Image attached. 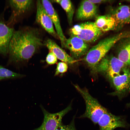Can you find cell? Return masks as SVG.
I'll return each mask as SVG.
<instances>
[{
	"label": "cell",
	"instance_id": "obj_23",
	"mask_svg": "<svg viewBox=\"0 0 130 130\" xmlns=\"http://www.w3.org/2000/svg\"><path fill=\"white\" fill-rule=\"evenodd\" d=\"M47 63L49 65H53L56 63L57 58L52 52L49 51L47 56L46 59Z\"/></svg>",
	"mask_w": 130,
	"mask_h": 130
},
{
	"label": "cell",
	"instance_id": "obj_8",
	"mask_svg": "<svg viewBox=\"0 0 130 130\" xmlns=\"http://www.w3.org/2000/svg\"><path fill=\"white\" fill-rule=\"evenodd\" d=\"M115 89L111 95L120 98L130 90V69L126 67L119 75L110 79Z\"/></svg>",
	"mask_w": 130,
	"mask_h": 130
},
{
	"label": "cell",
	"instance_id": "obj_11",
	"mask_svg": "<svg viewBox=\"0 0 130 130\" xmlns=\"http://www.w3.org/2000/svg\"><path fill=\"white\" fill-rule=\"evenodd\" d=\"M36 8V21L50 34L56 39H59L54 29L51 19L40 0L37 1Z\"/></svg>",
	"mask_w": 130,
	"mask_h": 130
},
{
	"label": "cell",
	"instance_id": "obj_24",
	"mask_svg": "<svg viewBox=\"0 0 130 130\" xmlns=\"http://www.w3.org/2000/svg\"><path fill=\"white\" fill-rule=\"evenodd\" d=\"M91 2L95 4H100L112 2V0H89Z\"/></svg>",
	"mask_w": 130,
	"mask_h": 130
},
{
	"label": "cell",
	"instance_id": "obj_25",
	"mask_svg": "<svg viewBox=\"0 0 130 130\" xmlns=\"http://www.w3.org/2000/svg\"><path fill=\"white\" fill-rule=\"evenodd\" d=\"M126 1L129 2H130V0H127Z\"/></svg>",
	"mask_w": 130,
	"mask_h": 130
},
{
	"label": "cell",
	"instance_id": "obj_18",
	"mask_svg": "<svg viewBox=\"0 0 130 130\" xmlns=\"http://www.w3.org/2000/svg\"><path fill=\"white\" fill-rule=\"evenodd\" d=\"M94 22L97 27L103 32L115 30V20L110 13L97 16Z\"/></svg>",
	"mask_w": 130,
	"mask_h": 130
},
{
	"label": "cell",
	"instance_id": "obj_3",
	"mask_svg": "<svg viewBox=\"0 0 130 130\" xmlns=\"http://www.w3.org/2000/svg\"><path fill=\"white\" fill-rule=\"evenodd\" d=\"M74 86L83 98L85 104V111L79 118H88L94 124H98L101 117L108 110L92 96L86 89L81 88L77 84Z\"/></svg>",
	"mask_w": 130,
	"mask_h": 130
},
{
	"label": "cell",
	"instance_id": "obj_21",
	"mask_svg": "<svg viewBox=\"0 0 130 130\" xmlns=\"http://www.w3.org/2000/svg\"><path fill=\"white\" fill-rule=\"evenodd\" d=\"M75 115L73 116L70 123L67 125H64L62 123L55 130H77L75 127Z\"/></svg>",
	"mask_w": 130,
	"mask_h": 130
},
{
	"label": "cell",
	"instance_id": "obj_19",
	"mask_svg": "<svg viewBox=\"0 0 130 130\" xmlns=\"http://www.w3.org/2000/svg\"><path fill=\"white\" fill-rule=\"evenodd\" d=\"M52 1L59 4L65 11L68 23L70 25H72L75 9L71 1L69 0H55Z\"/></svg>",
	"mask_w": 130,
	"mask_h": 130
},
{
	"label": "cell",
	"instance_id": "obj_22",
	"mask_svg": "<svg viewBox=\"0 0 130 130\" xmlns=\"http://www.w3.org/2000/svg\"><path fill=\"white\" fill-rule=\"evenodd\" d=\"M68 68L67 64L66 63L63 62L58 63L57 65L55 76L65 72L67 71Z\"/></svg>",
	"mask_w": 130,
	"mask_h": 130
},
{
	"label": "cell",
	"instance_id": "obj_12",
	"mask_svg": "<svg viewBox=\"0 0 130 130\" xmlns=\"http://www.w3.org/2000/svg\"><path fill=\"white\" fill-rule=\"evenodd\" d=\"M115 20V31H119L125 25L130 24V6L122 5L111 9L110 13Z\"/></svg>",
	"mask_w": 130,
	"mask_h": 130
},
{
	"label": "cell",
	"instance_id": "obj_16",
	"mask_svg": "<svg viewBox=\"0 0 130 130\" xmlns=\"http://www.w3.org/2000/svg\"><path fill=\"white\" fill-rule=\"evenodd\" d=\"M115 45L117 57L127 66L130 67V36L122 38Z\"/></svg>",
	"mask_w": 130,
	"mask_h": 130
},
{
	"label": "cell",
	"instance_id": "obj_20",
	"mask_svg": "<svg viewBox=\"0 0 130 130\" xmlns=\"http://www.w3.org/2000/svg\"><path fill=\"white\" fill-rule=\"evenodd\" d=\"M23 76L7 69L0 65V80L15 78L22 77Z\"/></svg>",
	"mask_w": 130,
	"mask_h": 130
},
{
	"label": "cell",
	"instance_id": "obj_14",
	"mask_svg": "<svg viewBox=\"0 0 130 130\" xmlns=\"http://www.w3.org/2000/svg\"><path fill=\"white\" fill-rule=\"evenodd\" d=\"M41 1L54 26L56 32L60 41L62 47L64 48L65 43L67 39L63 32L58 14L50 1L44 0Z\"/></svg>",
	"mask_w": 130,
	"mask_h": 130
},
{
	"label": "cell",
	"instance_id": "obj_15",
	"mask_svg": "<svg viewBox=\"0 0 130 130\" xmlns=\"http://www.w3.org/2000/svg\"><path fill=\"white\" fill-rule=\"evenodd\" d=\"M98 8L96 4L89 0H84L81 2L76 13V18L84 20L93 19L97 16Z\"/></svg>",
	"mask_w": 130,
	"mask_h": 130
},
{
	"label": "cell",
	"instance_id": "obj_9",
	"mask_svg": "<svg viewBox=\"0 0 130 130\" xmlns=\"http://www.w3.org/2000/svg\"><path fill=\"white\" fill-rule=\"evenodd\" d=\"M98 124L99 130H114L118 127L128 126L123 117L114 115L107 110L101 117Z\"/></svg>",
	"mask_w": 130,
	"mask_h": 130
},
{
	"label": "cell",
	"instance_id": "obj_4",
	"mask_svg": "<svg viewBox=\"0 0 130 130\" xmlns=\"http://www.w3.org/2000/svg\"><path fill=\"white\" fill-rule=\"evenodd\" d=\"M103 32L94 22H91L75 25L69 30L70 36H77L88 44L95 42L102 35Z\"/></svg>",
	"mask_w": 130,
	"mask_h": 130
},
{
	"label": "cell",
	"instance_id": "obj_5",
	"mask_svg": "<svg viewBox=\"0 0 130 130\" xmlns=\"http://www.w3.org/2000/svg\"><path fill=\"white\" fill-rule=\"evenodd\" d=\"M126 67L117 57L106 55L98 63L93 71L105 74L110 79L119 75Z\"/></svg>",
	"mask_w": 130,
	"mask_h": 130
},
{
	"label": "cell",
	"instance_id": "obj_6",
	"mask_svg": "<svg viewBox=\"0 0 130 130\" xmlns=\"http://www.w3.org/2000/svg\"><path fill=\"white\" fill-rule=\"evenodd\" d=\"M72 102L65 108L55 113L47 111L41 105L40 107L44 115L43 120L39 127L32 130H55L62 123L63 117L72 109Z\"/></svg>",
	"mask_w": 130,
	"mask_h": 130
},
{
	"label": "cell",
	"instance_id": "obj_13",
	"mask_svg": "<svg viewBox=\"0 0 130 130\" xmlns=\"http://www.w3.org/2000/svg\"><path fill=\"white\" fill-rule=\"evenodd\" d=\"M3 14L0 15V54L6 56L8 54L9 43L15 31L7 25Z\"/></svg>",
	"mask_w": 130,
	"mask_h": 130
},
{
	"label": "cell",
	"instance_id": "obj_17",
	"mask_svg": "<svg viewBox=\"0 0 130 130\" xmlns=\"http://www.w3.org/2000/svg\"><path fill=\"white\" fill-rule=\"evenodd\" d=\"M44 44L49 51L52 52L57 58L62 62L69 64H73L76 62L75 59L68 55L52 40L47 39Z\"/></svg>",
	"mask_w": 130,
	"mask_h": 130
},
{
	"label": "cell",
	"instance_id": "obj_7",
	"mask_svg": "<svg viewBox=\"0 0 130 130\" xmlns=\"http://www.w3.org/2000/svg\"><path fill=\"white\" fill-rule=\"evenodd\" d=\"M33 2L31 0H7L8 6L10 8L11 13L8 20L6 21L7 25L13 28L20 17L29 9Z\"/></svg>",
	"mask_w": 130,
	"mask_h": 130
},
{
	"label": "cell",
	"instance_id": "obj_10",
	"mask_svg": "<svg viewBox=\"0 0 130 130\" xmlns=\"http://www.w3.org/2000/svg\"><path fill=\"white\" fill-rule=\"evenodd\" d=\"M89 47L88 44L81 39L75 36H71L67 39L64 48L70 51L72 57L77 59L86 54Z\"/></svg>",
	"mask_w": 130,
	"mask_h": 130
},
{
	"label": "cell",
	"instance_id": "obj_1",
	"mask_svg": "<svg viewBox=\"0 0 130 130\" xmlns=\"http://www.w3.org/2000/svg\"><path fill=\"white\" fill-rule=\"evenodd\" d=\"M43 45L36 29L26 27L15 31L9 45L8 63L16 65L28 59Z\"/></svg>",
	"mask_w": 130,
	"mask_h": 130
},
{
	"label": "cell",
	"instance_id": "obj_2",
	"mask_svg": "<svg viewBox=\"0 0 130 130\" xmlns=\"http://www.w3.org/2000/svg\"><path fill=\"white\" fill-rule=\"evenodd\" d=\"M129 36L130 31H124L101 40L89 50L84 58L85 62L94 71L98 63L119 40Z\"/></svg>",
	"mask_w": 130,
	"mask_h": 130
}]
</instances>
